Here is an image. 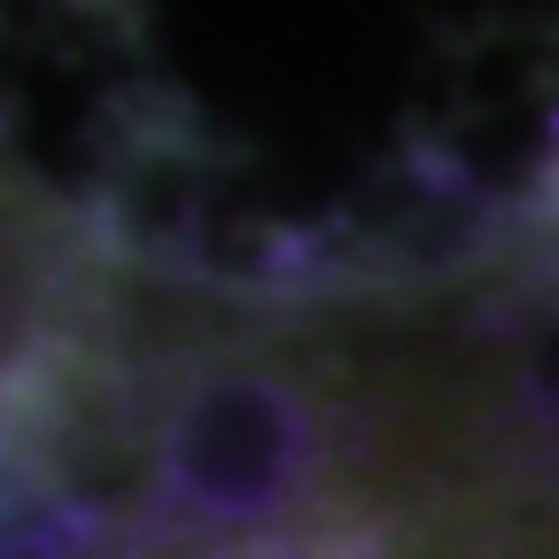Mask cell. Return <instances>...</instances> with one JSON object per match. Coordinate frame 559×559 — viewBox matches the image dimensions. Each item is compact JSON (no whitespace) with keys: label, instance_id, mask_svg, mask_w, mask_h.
<instances>
[{"label":"cell","instance_id":"obj_1","mask_svg":"<svg viewBox=\"0 0 559 559\" xmlns=\"http://www.w3.org/2000/svg\"><path fill=\"white\" fill-rule=\"evenodd\" d=\"M132 257L0 148V436L102 326Z\"/></svg>","mask_w":559,"mask_h":559}]
</instances>
